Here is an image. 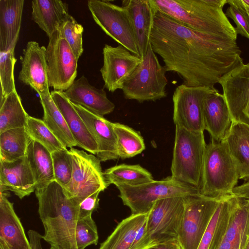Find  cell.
Listing matches in <instances>:
<instances>
[{"instance_id": "cell-1", "label": "cell", "mask_w": 249, "mask_h": 249, "mask_svg": "<svg viewBox=\"0 0 249 249\" xmlns=\"http://www.w3.org/2000/svg\"><path fill=\"white\" fill-rule=\"evenodd\" d=\"M150 43L166 71L177 73L189 87L215 88L222 76L244 64L236 40L201 34L156 9Z\"/></svg>"}, {"instance_id": "cell-2", "label": "cell", "mask_w": 249, "mask_h": 249, "mask_svg": "<svg viewBox=\"0 0 249 249\" xmlns=\"http://www.w3.org/2000/svg\"><path fill=\"white\" fill-rule=\"evenodd\" d=\"M35 193L44 228L43 239L58 249H78L75 229L80 204L68 198L55 180Z\"/></svg>"}, {"instance_id": "cell-3", "label": "cell", "mask_w": 249, "mask_h": 249, "mask_svg": "<svg viewBox=\"0 0 249 249\" xmlns=\"http://www.w3.org/2000/svg\"><path fill=\"white\" fill-rule=\"evenodd\" d=\"M163 14L201 34L237 40L223 8L227 0H150Z\"/></svg>"}, {"instance_id": "cell-4", "label": "cell", "mask_w": 249, "mask_h": 249, "mask_svg": "<svg viewBox=\"0 0 249 249\" xmlns=\"http://www.w3.org/2000/svg\"><path fill=\"white\" fill-rule=\"evenodd\" d=\"M184 197H170L156 201L130 249H147L178 240L184 209Z\"/></svg>"}, {"instance_id": "cell-5", "label": "cell", "mask_w": 249, "mask_h": 249, "mask_svg": "<svg viewBox=\"0 0 249 249\" xmlns=\"http://www.w3.org/2000/svg\"><path fill=\"white\" fill-rule=\"evenodd\" d=\"M239 179L237 168L225 141L211 140L206 145L200 194L223 199L232 195Z\"/></svg>"}, {"instance_id": "cell-6", "label": "cell", "mask_w": 249, "mask_h": 249, "mask_svg": "<svg viewBox=\"0 0 249 249\" xmlns=\"http://www.w3.org/2000/svg\"><path fill=\"white\" fill-rule=\"evenodd\" d=\"M206 145L204 132L191 131L176 125L171 177L199 192Z\"/></svg>"}, {"instance_id": "cell-7", "label": "cell", "mask_w": 249, "mask_h": 249, "mask_svg": "<svg viewBox=\"0 0 249 249\" xmlns=\"http://www.w3.org/2000/svg\"><path fill=\"white\" fill-rule=\"evenodd\" d=\"M166 71L150 43L142 62L124 84L122 90L124 98L142 103L166 97Z\"/></svg>"}, {"instance_id": "cell-8", "label": "cell", "mask_w": 249, "mask_h": 249, "mask_svg": "<svg viewBox=\"0 0 249 249\" xmlns=\"http://www.w3.org/2000/svg\"><path fill=\"white\" fill-rule=\"evenodd\" d=\"M116 186L120 192L119 196L130 209L131 214L149 212L154 203L161 199L200 193L196 188L177 181L171 176L138 185L119 184Z\"/></svg>"}, {"instance_id": "cell-9", "label": "cell", "mask_w": 249, "mask_h": 249, "mask_svg": "<svg viewBox=\"0 0 249 249\" xmlns=\"http://www.w3.org/2000/svg\"><path fill=\"white\" fill-rule=\"evenodd\" d=\"M88 6L96 24L109 36L140 57L127 10L103 0H89Z\"/></svg>"}, {"instance_id": "cell-10", "label": "cell", "mask_w": 249, "mask_h": 249, "mask_svg": "<svg viewBox=\"0 0 249 249\" xmlns=\"http://www.w3.org/2000/svg\"><path fill=\"white\" fill-rule=\"evenodd\" d=\"M220 200L200 193L184 197V212L178 237L181 249H197Z\"/></svg>"}, {"instance_id": "cell-11", "label": "cell", "mask_w": 249, "mask_h": 249, "mask_svg": "<svg viewBox=\"0 0 249 249\" xmlns=\"http://www.w3.org/2000/svg\"><path fill=\"white\" fill-rule=\"evenodd\" d=\"M69 151L72 160V174L69 184L63 189L68 198L80 204L93 193L104 191L107 186L97 157L73 147Z\"/></svg>"}, {"instance_id": "cell-12", "label": "cell", "mask_w": 249, "mask_h": 249, "mask_svg": "<svg viewBox=\"0 0 249 249\" xmlns=\"http://www.w3.org/2000/svg\"><path fill=\"white\" fill-rule=\"evenodd\" d=\"M46 56L49 87L65 91L75 80L78 60L58 29L49 38Z\"/></svg>"}, {"instance_id": "cell-13", "label": "cell", "mask_w": 249, "mask_h": 249, "mask_svg": "<svg viewBox=\"0 0 249 249\" xmlns=\"http://www.w3.org/2000/svg\"><path fill=\"white\" fill-rule=\"evenodd\" d=\"M215 88L178 86L173 95V121L176 125L188 130L204 132L203 110L205 100Z\"/></svg>"}, {"instance_id": "cell-14", "label": "cell", "mask_w": 249, "mask_h": 249, "mask_svg": "<svg viewBox=\"0 0 249 249\" xmlns=\"http://www.w3.org/2000/svg\"><path fill=\"white\" fill-rule=\"evenodd\" d=\"M218 83L222 88L232 121L249 126V63L234 68Z\"/></svg>"}, {"instance_id": "cell-15", "label": "cell", "mask_w": 249, "mask_h": 249, "mask_svg": "<svg viewBox=\"0 0 249 249\" xmlns=\"http://www.w3.org/2000/svg\"><path fill=\"white\" fill-rule=\"evenodd\" d=\"M103 54V65L100 71L104 88L112 92L122 89L142 59L120 44L116 47L105 44Z\"/></svg>"}, {"instance_id": "cell-16", "label": "cell", "mask_w": 249, "mask_h": 249, "mask_svg": "<svg viewBox=\"0 0 249 249\" xmlns=\"http://www.w3.org/2000/svg\"><path fill=\"white\" fill-rule=\"evenodd\" d=\"M46 48L35 41H29L20 56L21 69L18 77L39 95L50 94L48 82Z\"/></svg>"}, {"instance_id": "cell-17", "label": "cell", "mask_w": 249, "mask_h": 249, "mask_svg": "<svg viewBox=\"0 0 249 249\" xmlns=\"http://www.w3.org/2000/svg\"><path fill=\"white\" fill-rule=\"evenodd\" d=\"M72 104L97 144L96 156L100 161L119 158L112 123L80 106Z\"/></svg>"}, {"instance_id": "cell-18", "label": "cell", "mask_w": 249, "mask_h": 249, "mask_svg": "<svg viewBox=\"0 0 249 249\" xmlns=\"http://www.w3.org/2000/svg\"><path fill=\"white\" fill-rule=\"evenodd\" d=\"M35 190V179L26 156L10 162L0 160V193L11 191L22 199Z\"/></svg>"}, {"instance_id": "cell-19", "label": "cell", "mask_w": 249, "mask_h": 249, "mask_svg": "<svg viewBox=\"0 0 249 249\" xmlns=\"http://www.w3.org/2000/svg\"><path fill=\"white\" fill-rule=\"evenodd\" d=\"M63 92L72 104L99 116L108 114L115 108V105L108 99L104 89L90 85L84 75L75 80Z\"/></svg>"}, {"instance_id": "cell-20", "label": "cell", "mask_w": 249, "mask_h": 249, "mask_svg": "<svg viewBox=\"0 0 249 249\" xmlns=\"http://www.w3.org/2000/svg\"><path fill=\"white\" fill-rule=\"evenodd\" d=\"M204 130L215 142L224 141L227 137L232 120L223 94L216 89L205 100L203 110Z\"/></svg>"}, {"instance_id": "cell-21", "label": "cell", "mask_w": 249, "mask_h": 249, "mask_svg": "<svg viewBox=\"0 0 249 249\" xmlns=\"http://www.w3.org/2000/svg\"><path fill=\"white\" fill-rule=\"evenodd\" d=\"M51 96L63 115L77 146L96 155L97 144L72 103L63 91L53 90Z\"/></svg>"}, {"instance_id": "cell-22", "label": "cell", "mask_w": 249, "mask_h": 249, "mask_svg": "<svg viewBox=\"0 0 249 249\" xmlns=\"http://www.w3.org/2000/svg\"><path fill=\"white\" fill-rule=\"evenodd\" d=\"M122 6L129 14L140 57L142 59L150 43L156 9L150 0H124Z\"/></svg>"}, {"instance_id": "cell-23", "label": "cell", "mask_w": 249, "mask_h": 249, "mask_svg": "<svg viewBox=\"0 0 249 249\" xmlns=\"http://www.w3.org/2000/svg\"><path fill=\"white\" fill-rule=\"evenodd\" d=\"M0 239L9 249H32L7 191L0 193Z\"/></svg>"}, {"instance_id": "cell-24", "label": "cell", "mask_w": 249, "mask_h": 249, "mask_svg": "<svg viewBox=\"0 0 249 249\" xmlns=\"http://www.w3.org/2000/svg\"><path fill=\"white\" fill-rule=\"evenodd\" d=\"M32 8V19L49 38L69 15L68 4L60 0H34Z\"/></svg>"}, {"instance_id": "cell-25", "label": "cell", "mask_w": 249, "mask_h": 249, "mask_svg": "<svg viewBox=\"0 0 249 249\" xmlns=\"http://www.w3.org/2000/svg\"><path fill=\"white\" fill-rule=\"evenodd\" d=\"M23 0H0V52L7 51L19 37Z\"/></svg>"}, {"instance_id": "cell-26", "label": "cell", "mask_w": 249, "mask_h": 249, "mask_svg": "<svg viewBox=\"0 0 249 249\" xmlns=\"http://www.w3.org/2000/svg\"><path fill=\"white\" fill-rule=\"evenodd\" d=\"M239 173V179H249V126L232 122L224 140Z\"/></svg>"}, {"instance_id": "cell-27", "label": "cell", "mask_w": 249, "mask_h": 249, "mask_svg": "<svg viewBox=\"0 0 249 249\" xmlns=\"http://www.w3.org/2000/svg\"><path fill=\"white\" fill-rule=\"evenodd\" d=\"M26 156L34 176L36 190L45 187L54 181L51 152L46 147L31 139Z\"/></svg>"}, {"instance_id": "cell-28", "label": "cell", "mask_w": 249, "mask_h": 249, "mask_svg": "<svg viewBox=\"0 0 249 249\" xmlns=\"http://www.w3.org/2000/svg\"><path fill=\"white\" fill-rule=\"evenodd\" d=\"M148 212L131 214L122 220L99 249H130L142 227L145 223Z\"/></svg>"}, {"instance_id": "cell-29", "label": "cell", "mask_w": 249, "mask_h": 249, "mask_svg": "<svg viewBox=\"0 0 249 249\" xmlns=\"http://www.w3.org/2000/svg\"><path fill=\"white\" fill-rule=\"evenodd\" d=\"M39 97L44 111L43 121L46 125L66 147L71 148L77 146L63 115L52 99L51 94Z\"/></svg>"}, {"instance_id": "cell-30", "label": "cell", "mask_w": 249, "mask_h": 249, "mask_svg": "<svg viewBox=\"0 0 249 249\" xmlns=\"http://www.w3.org/2000/svg\"><path fill=\"white\" fill-rule=\"evenodd\" d=\"M31 140L26 127L0 133V160L10 162L25 156Z\"/></svg>"}, {"instance_id": "cell-31", "label": "cell", "mask_w": 249, "mask_h": 249, "mask_svg": "<svg viewBox=\"0 0 249 249\" xmlns=\"http://www.w3.org/2000/svg\"><path fill=\"white\" fill-rule=\"evenodd\" d=\"M103 174L107 186L111 184L135 186L154 180L149 172L138 164L117 165L107 169Z\"/></svg>"}, {"instance_id": "cell-32", "label": "cell", "mask_w": 249, "mask_h": 249, "mask_svg": "<svg viewBox=\"0 0 249 249\" xmlns=\"http://www.w3.org/2000/svg\"><path fill=\"white\" fill-rule=\"evenodd\" d=\"M29 115L25 110L17 90L0 101V133L26 127Z\"/></svg>"}, {"instance_id": "cell-33", "label": "cell", "mask_w": 249, "mask_h": 249, "mask_svg": "<svg viewBox=\"0 0 249 249\" xmlns=\"http://www.w3.org/2000/svg\"><path fill=\"white\" fill-rule=\"evenodd\" d=\"M117 140V152L122 159L132 158L145 148L140 134L132 128L118 123H112Z\"/></svg>"}, {"instance_id": "cell-34", "label": "cell", "mask_w": 249, "mask_h": 249, "mask_svg": "<svg viewBox=\"0 0 249 249\" xmlns=\"http://www.w3.org/2000/svg\"><path fill=\"white\" fill-rule=\"evenodd\" d=\"M26 128L31 139L41 144L51 153L67 148L42 120L29 116Z\"/></svg>"}, {"instance_id": "cell-35", "label": "cell", "mask_w": 249, "mask_h": 249, "mask_svg": "<svg viewBox=\"0 0 249 249\" xmlns=\"http://www.w3.org/2000/svg\"><path fill=\"white\" fill-rule=\"evenodd\" d=\"M14 43L6 52H0V101L16 90L14 76V67L17 61Z\"/></svg>"}, {"instance_id": "cell-36", "label": "cell", "mask_w": 249, "mask_h": 249, "mask_svg": "<svg viewBox=\"0 0 249 249\" xmlns=\"http://www.w3.org/2000/svg\"><path fill=\"white\" fill-rule=\"evenodd\" d=\"M54 180L65 188L70 183L72 174V157L67 148L51 153Z\"/></svg>"}, {"instance_id": "cell-37", "label": "cell", "mask_w": 249, "mask_h": 249, "mask_svg": "<svg viewBox=\"0 0 249 249\" xmlns=\"http://www.w3.org/2000/svg\"><path fill=\"white\" fill-rule=\"evenodd\" d=\"M78 60L83 53L84 28L75 18L69 15L58 28Z\"/></svg>"}, {"instance_id": "cell-38", "label": "cell", "mask_w": 249, "mask_h": 249, "mask_svg": "<svg viewBox=\"0 0 249 249\" xmlns=\"http://www.w3.org/2000/svg\"><path fill=\"white\" fill-rule=\"evenodd\" d=\"M219 202L209 224L203 234L197 249H209L214 241L220 223L231 205V196Z\"/></svg>"}, {"instance_id": "cell-39", "label": "cell", "mask_w": 249, "mask_h": 249, "mask_svg": "<svg viewBox=\"0 0 249 249\" xmlns=\"http://www.w3.org/2000/svg\"><path fill=\"white\" fill-rule=\"evenodd\" d=\"M97 226L91 215L79 217L75 229V240L78 249H85L98 241Z\"/></svg>"}, {"instance_id": "cell-40", "label": "cell", "mask_w": 249, "mask_h": 249, "mask_svg": "<svg viewBox=\"0 0 249 249\" xmlns=\"http://www.w3.org/2000/svg\"><path fill=\"white\" fill-rule=\"evenodd\" d=\"M229 5L225 14L235 22L237 34L249 39V15L241 8L233 4Z\"/></svg>"}, {"instance_id": "cell-41", "label": "cell", "mask_w": 249, "mask_h": 249, "mask_svg": "<svg viewBox=\"0 0 249 249\" xmlns=\"http://www.w3.org/2000/svg\"><path fill=\"white\" fill-rule=\"evenodd\" d=\"M101 192L98 191L84 199L79 205V218L91 216L93 211L99 206V195Z\"/></svg>"}, {"instance_id": "cell-42", "label": "cell", "mask_w": 249, "mask_h": 249, "mask_svg": "<svg viewBox=\"0 0 249 249\" xmlns=\"http://www.w3.org/2000/svg\"><path fill=\"white\" fill-rule=\"evenodd\" d=\"M234 196L249 199V179L234 187L232 192Z\"/></svg>"}, {"instance_id": "cell-43", "label": "cell", "mask_w": 249, "mask_h": 249, "mask_svg": "<svg viewBox=\"0 0 249 249\" xmlns=\"http://www.w3.org/2000/svg\"><path fill=\"white\" fill-rule=\"evenodd\" d=\"M147 249H181L177 240L162 243Z\"/></svg>"}, {"instance_id": "cell-44", "label": "cell", "mask_w": 249, "mask_h": 249, "mask_svg": "<svg viewBox=\"0 0 249 249\" xmlns=\"http://www.w3.org/2000/svg\"><path fill=\"white\" fill-rule=\"evenodd\" d=\"M227 4H233L241 8L249 15V0H227Z\"/></svg>"}, {"instance_id": "cell-45", "label": "cell", "mask_w": 249, "mask_h": 249, "mask_svg": "<svg viewBox=\"0 0 249 249\" xmlns=\"http://www.w3.org/2000/svg\"><path fill=\"white\" fill-rule=\"evenodd\" d=\"M0 249H9L5 243L0 239Z\"/></svg>"}, {"instance_id": "cell-46", "label": "cell", "mask_w": 249, "mask_h": 249, "mask_svg": "<svg viewBox=\"0 0 249 249\" xmlns=\"http://www.w3.org/2000/svg\"><path fill=\"white\" fill-rule=\"evenodd\" d=\"M245 245L238 244L234 246L232 249H243Z\"/></svg>"}, {"instance_id": "cell-47", "label": "cell", "mask_w": 249, "mask_h": 249, "mask_svg": "<svg viewBox=\"0 0 249 249\" xmlns=\"http://www.w3.org/2000/svg\"><path fill=\"white\" fill-rule=\"evenodd\" d=\"M243 249H249V238L247 241Z\"/></svg>"}, {"instance_id": "cell-48", "label": "cell", "mask_w": 249, "mask_h": 249, "mask_svg": "<svg viewBox=\"0 0 249 249\" xmlns=\"http://www.w3.org/2000/svg\"><path fill=\"white\" fill-rule=\"evenodd\" d=\"M50 249H58L54 247L51 246V248Z\"/></svg>"}]
</instances>
